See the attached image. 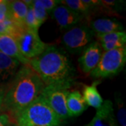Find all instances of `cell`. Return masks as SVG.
Wrapping results in <instances>:
<instances>
[{"label": "cell", "instance_id": "28", "mask_svg": "<svg viewBox=\"0 0 126 126\" xmlns=\"http://www.w3.org/2000/svg\"><path fill=\"white\" fill-rule=\"evenodd\" d=\"M18 126V125H17V124H14V125H13V126Z\"/></svg>", "mask_w": 126, "mask_h": 126}, {"label": "cell", "instance_id": "4", "mask_svg": "<svg viewBox=\"0 0 126 126\" xmlns=\"http://www.w3.org/2000/svg\"><path fill=\"white\" fill-rule=\"evenodd\" d=\"M126 63V47L104 51L97 67L90 72V76L94 79L114 77L121 72Z\"/></svg>", "mask_w": 126, "mask_h": 126}, {"label": "cell", "instance_id": "26", "mask_svg": "<svg viewBox=\"0 0 126 126\" xmlns=\"http://www.w3.org/2000/svg\"><path fill=\"white\" fill-rule=\"evenodd\" d=\"M4 94H2L0 96V113H2V103H3Z\"/></svg>", "mask_w": 126, "mask_h": 126}, {"label": "cell", "instance_id": "12", "mask_svg": "<svg viewBox=\"0 0 126 126\" xmlns=\"http://www.w3.org/2000/svg\"><path fill=\"white\" fill-rule=\"evenodd\" d=\"M0 52L18 60L24 65H28L29 64L30 60L21 54L14 36L0 34Z\"/></svg>", "mask_w": 126, "mask_h": 126}, {"label": "cell", "instance_id": "16", "mask_svg": "<svg viewBox=\"0 0 126 126\" xmlns=\"http://www.w3.org/2000/svg\"><path fill=\"white\" fill-rule=\"evenodd\" d=\"M28 11V6L23 1H9L10 19L19 27L25 26V20Z\"/></svg>", "mask_w": 126, "mask_h": 126}, {"label": "cell", "instance_id": "1", "mask_svg": "<svg viewBox=\"0 0 126 126\" xmlns=\"http://www.w3.org/2000/svg\"><path fill=\"white\" fill-rule=\"evenodd\" d=\"M45 87L36 72L23 64L4 88L2 113H9L15 120L19 113L40 97Z\"/></svg>", "mask_w": 126, "mask_h": 126}, {"label": "cell", "instance_id": "6", "mask_svg": "<svg viewBox=\"0 0 126 126\" xmlns=\"http://www.w3.org/2000/svg\"><path fill=\"white\" fill-rule=\"evenodd\" d=\"M95 36L87 25H77L63 34L62 42L67 51L72 54H80L93 41Z\"/></svg>", "mask_w": 126, "mask_h": 126}, {"label": "cell", "instance_id": "3", "mask_svg": "<svg viewBox=\"0 0 126 126\" xmlns=\"http://www.w3.org/2000/svg\"><path fill=\"white\" fill-rule=\"evenodd\" d=\"M15 121L18 126H62L63 123L41 95L19 113Z\"/></svg>", "mask_w": 126, "mask_h": 126}, {"label": "cell", "instance_id": "14", "mask_svg": "<svg viewBox=\"0 0 126 126\" xmlns=\"http://www.w3.org/2000/svg\"><path fill=\"white\" fill-rule=\"evenodd\" d=\"M20 63L0 52V83L12 79L18 72Z\"/></svg>", "mask_w": 126, "mask_h": 126}, {"label": "cell", "instance_id": "9", "mask_svg": "<svg viewBox=\"0 0 126 126\" xmlns=\"http://www.w3.org/2000/svg\"><path fill=\"white\" fill-rule=\"evenodd\" d=\"M53 18L61 29H70L84 18L83 15L69 9L64 5H58L52 12Z\"/></svg>", "mask_w": 126, "mask_h": 126}, {"label": "cell", "instance_id": "25", "mask_svg": "<svg viewBox=\"0 0 126 126\" xmlns=\"http://www.w3.org/2000/svg\"><path fill=\"white\" fill-rule=\"evenodd\" d=\"M40 2L48 14L60 4V1L56 0H40Z\"/></svg>", "mask_w": 126, "mask_h": 126}, {"label": "cell", "instance_id": "24", "mask_svg": "<svg viewBox=\"0 0 126 126\" xmlns=\"http://www.w3.org/2000/svg\"><path fill=\"white\" fill-rule=\"evenodd\" d=\"M16 124L14 118L7 113H0V126H11Z\"/></svg>", "mask_w": 126, "mask_h": 126}, {"label": "cell", "instance_id": "22", "mask_svg": "<svg viewBox=\"0 0 126 126\" xmlns=\"http://www.w3.org/2000/svg\"><path fill=\"white\" fill-rule=\"evenodd\" d=\"M41 25V24L38 21V20L34 16L31 4V6H28V11L25 20V26L28 29L38 32Z\"/></svg>", "mask_w": 126, "mask_h": 126}, {"label": "cell", "instance_id": "5", "mask_svg": "<svg viewBox=\"0 0 126 126\" xmlns=\"http://www.w3.org/2000/svg\"><path fill=\"white\" fill-rule=\"evenodd\" d=\"M14 37L20 52L29 60L41 54L48 45L41 39L38 32L26 27L20 28Z\"/></svg>", "mask_w": 126, "mask_h": 126}, {"label": "cell", "instance_id": "8", "mask_svg": "<svg viewBox=\"0 0 126 126\" xmlns=\"http://www.w3.org/2000/svg\"><path fill=\"white\" fill-rule=\"evenodd\" d=\"M102 53V48L98 41H93L88 46L79 59V63L83 72L90 74L98 64Z\"/></svg>", "mask_w": 126, "mask_h": 126}, {"label": "cell", "instance_id": "21", "mask_svg": "<svg viewBox=\"0 0 126 126\" xmlns=\"http://www.w3.org/2000/svg\"><path fill=\"white\" fill-rule=\"evenodd\" d=\"M20 28L23 27H19L17 26L11 19L0 22V34L14 36Z\"/></svg>", "mask_w": 126, "mask_h": 126}, {"label": "cell", "instance_id": "18", "mask_svg": "<svg viewBox=\"0 0 126 126\" xmlns=\"http://www.w3.org/2000/svg\"><path fill=\"white\" fill-rule=\"evenodd\" d=\"M60 4L66 6L72 11L80 14L84 16V15H88L93 10V7L84 2L83 0H64L60 1Z\"/></svg>", "mask_w": 126, "mask_h": 126}, {"label": "cell", "instance_id": "2", "mask_svg": "<svg viewBox=\"0 0 126 126\" xmlns=\"http://www.w3.org/2000/svg\"><path fill=\"white\" fill-rule=\"evenodd\" d=\"M28 65L36 72L46 86L72 83L75 69L67 54L55 46L48 45Z\"/></svg>", "mask_w": 126, "mask_h": 126}, {"label": "cell", "instance_id": "15", "mask_svg": "<svg viewBox=\"0 0 126 126\" xmlns=\"http://www.w3.org/2000/svg\"><path fill=\"white\" fill-rule=\"evenodd\" d=\"M67 107L70 116H79L88 108L83 95L79 90L69 91L67 97Z\"/></svg>", "mask_w": 126, "mask_h": 126}, {"label": "cell", "instance_id": "10", "mask_svg": "<svg viewBox=\"0 0 126 126\" xmlns=\"http://www.w3.org/2000/svg\"><path fill=\"white\" fill-rule=\"evenodd\" d=\"M85 126H119L112 102L109 99L104 101L102 106L97 109L93 118Z\"/></svg>", "mask_w": 126, "mask_h": 126}, {"label": "cell", "instance_id": "7", "mask_svg": "<svg viewBox=\"0 0 126 126\" xmlns=\"http://www.w3.org/2000/svg\"><path fill=\"white\" fill-rule=\"evenodd\" d=\"M72 85V83H64L46 86L41 94L63 121L71 117L67 107V97Z\"/></svg>", "mask_w": 126, "mask_h": 126}, {"label": "cell", "instance_id": "20", "mask_svg": "<svg viewBox=\"0 0 126 126\" xmlns=\"http://www.w3.org/2000/svg\"><path fill=\"white\" fill-rule=\"evenodd\" d=\"M32 7L33 9L35 17L38 20V21L42 25L47 20L48 13L41 4L40 0L32 1Z\"/></svg>", "mask_w": 126, "mask_h": 126}, {"label": "cell", "instance_id": "23", "mask_svg": "<svg viewBox=\"0 0 126 126\" xmlns=\"http://www.w3.org/2000/svg\"><path fill=\"white\" fill-rule=\"evenodd\" d=\"M10 19L9 1L0 0V22Z\"/></svg>", "mask_w": 126, "mask_h": 126}, {"label": "cell", "instance_id": "19", "mask_svg": "<svg viewBox=\"0 0 126 126\" xmlns=\"http://www.w3.org/2000/svg\"><path fill=\"white\" fill-rule=\"evenodd\" d=\"M115 102L116 105V121L121 126H126V110L123 99L118 93H115Z\"/></svg>", "mask_w": 126, "mask_h": 126}, {"label": "cell", "instance_id": "11", "mask_svg": "<svg viewBox=\"0 0 126 126\" xmlns=\"http://www.w3.org/2000/svg\"><path fill=\"white\" fill-rule=\"evenodd\" d=\"M95 36L104 52L126 47V31L113 32L107 34H95Z\"/></svg>", "mask_w": 126, "mask_h": 126}, {"label": "cell", "instance_id": "27", "mask_svg": "<svg viewBox=\"0 0 126 126\" xmlns=\"http://www.w3.org/2000/svg\"><path fill=\"white\" fill-rule=\"evenodd\" d=\"M4 88L0 86V96L2 94H4Z\"/></svg>", "mask_w": 126, "mask_h": 126}, {"label": "cell", "instance_id": "17", "mask_svg": "<svg viewBox=\"0 0 126 126\" xmlns=\"http://www.w3.org/2000/svg\"><path fill=\"white\" fill-rule=\"evenodd\" d=\"M100 83L99 81H96L92 85H85L83 89V97L86 104L90 107L98 109L103 104L104 100L97 90V86Z\"/></svg>", "mask_w": 126, "mask_h": 126}, {"label": "cell", "instance_id": "13", "mask_svg": "<svg viewBox=\"0 0 126 126\" xmlns=\"http://www.w3.org/2000/svg\"><path fill=\"white\" fill-rule=\"evenodd\" d=\"M88 27L94 32V34L124 31L123 26L119 21L116 19L107 18L94 19L90 22Z\"/></svg>", "mask_w": 126, "mask_h": 126}]
</instances>
